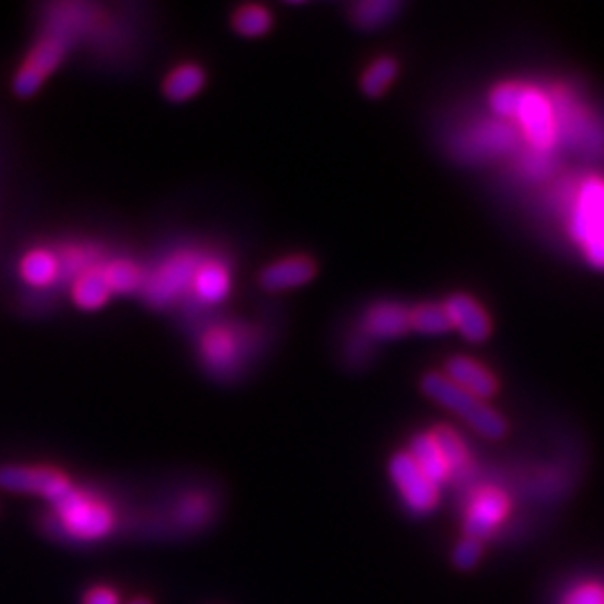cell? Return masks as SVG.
<instances>
[{
	"label": "cell",
	"mask_w": 604,
	"mask_h": 604,
	"mask_svg": "<svg viewBox=\"0 0 604 604\" xmlns=\"http://www.w3.org/2000/svg\"><path fill=\"white\" fill-rule=\"evenodd\" d=\"M56 258L47 251H32L30 256L23 260V276L30 285L43 287L50 285V282L56 278Z\"/></svg>",
	"instance_id": "cell-21"
},
{
	"label": "cell",
	"mask_w": 604,
	"mask_h": 604,
	"mask_svg": "<svg viewBox=\"0 0 604 604\" xmlns=\"http://www.w3.org/2000/svg\"><path fill=\"white\" fill-rule=\"evenodd\" d=\"M191 276H193L191 258H177L168 264V267H164L162 273H159L157 280L153 282V289H150V296H153V300L173 298Z\"/></svg>",
	"instance_id": "cell-15"
},
{
	"label": "cell",
	"mask_w": 604,
	"mask_h": 604,
	"mask_svg": "<svg viewBox=\"0 0 604 604\" xmlns=\"http://www.w3.org/2000/svg\"><path fill=\"white\" fill-rule=\"evenodd\" d=\"M479 560H481V542L473 540V537L461 540L455 546V553H452V562H455L459 569H464V571L475 569Z\"/></svg>",
	"instance_id": "cell-27"
},
{
	"label": "cell",
	"mask_w": 604,
	"mask_h": 604,
	"mask_svg": "<svg viewBox=\"0 0 604 604\" xmlns=\"http://www.w3.org/2000/svg\"><path fill=\"white\" fill-rule=\"evenodd\" d=\"M519 124L524 128L526 139L544 153L549 150L555 139H558V124H555V110L553 103L544 97L542 92L526 88L522 103H519L517 115Z\"/></svg>",
	"instance_id": "cell-5"
},
{
	"label": "cell",
	"mask_w": 604,
	"mask_h": 604,
	"mask_svg": "<svg viewBox=\"0 0 604 604\" xmlns=\"http://www.w3.org/2000/svg\"><path fill=\"white\" fill-rule=\"evenodd\" d=\"M52 508L59 531L79 540H101L112 531V513L108 506L72 486L52 502Z\"/></svg>",
	"instance_id": "cell-2"
},
{
	"label": "cell",
	"mask_w": 604,
	"mask_h": 604,
	"mask_svg": "<svg viewBox=\"0 0 604 604\" xmlns=\"http://www.w3.org/2000/svg\"><path fill=\"white\" fill-rule=\"evenodd\" d=\"M396 12H399V5L392 0H370V3L354 7V23L363 30H376L388 23Z\"/></svg>",
	"instance_id": "cell-20"
},
{
	"label": "cell",
	"mask_w": 604,
	"mask_h": 604,
	"mask_svg": "<svg viewBox=\"0 0 604 604\" xmlns=\"http://www.w3.org/2000/svg\"><path fill=\"white\" fill-rule=\"evenodd\" d=\"M432 437H434V441H437L441 455H443V459H446V464H448L450 470L461 468L466 464V459H468L466 446L455 432L448 430V428H439L437 432H432Z\"/></svg>",
	"instance_id": "cell-23"
},
{
	"label": "cell",
	"mask_w": 604,
	"mask_h": 604,
	"mask_svg": "<svg viewBox=\"0 0 604 604\" xmlns=\"http://www.w3.org/2000/svg\"><path fill=\"white\" fill-rule=\"evenodd\" d=\"M396 72H399V65H396L394 59H383L374 61L361 79V88L367 94V97H381V94L388 90L390 83L396 79Z\"/></svg>",
	"instance_id": "cell-18"
},
{
	"label": "cell",
	"mask_w": 604,
	"mask_h": 604,
	"mask_svg": "<svg viewBox=\"0 0 604 604\" xmlns=\"http://www.w3.org/2000/svg\"><path fill=\"white\" fill-rule=\"evenodd\" d=\"M72 484L59 470L52 468H30V466H7L0 470V488L12 493L41 495L47 502H56Z\"/></svg>",
	"instance_id": "cell-6"
},
{
	"label": "cell",
	"mask_w": 604,
	"mask_h": 604,
	"mask_svg": "<svg viewBox=\"0 0 604 604\" xmlns=\"http://www.w3.org/2000/svg\"><path fill=\"white\" fill-rule=\"evenodd\" d=\"M443 307H446V311H448L452 327H457L459 332L468 338V341H473V343L486 341L490 334L488 316L484 314V309H481L473 298L461 296V294L452 296Z\"/></svg>",
	"instance_id": "cell-9"
},
{
	"label": "cell",
	"mask_w": 604,
	"mask_h": 604,
	"mask_svg": "<svg viewBox=\"0 0 604 604\" xmlns=\"http://www.w3.org/2000/svg\"><path fill=\"white\" fill-rule=\"evenodd\" d=\"M410 327L421 334H443L448 332L452 323L443 305H423L410 311Z\"/></svg>",
	"instance_id": "cell-19"
},
{
	"label": "cell",
	"mask_w": 604,
	"mask_h": 604,
	"mask_svg": "<svg viewBox=\"0 0 604 604\" xmlns=\"http://www.w3.org/2000/svg\"><path fill=\"white\" fill-rule=\"evenodd\" d=\"M316 273V264L309 258H285L280 262H273L271 267L262 271L260 282L264 289L280 291V289H294L305 285Z\"/></svg>",
	"instance_id": "cell-11"
},
{
	"label": "cell",
	"mask_w": 604,
	"mask_h": 604,
	"mask_svg": "<svg viewBox=\"0 0 604 604\" xmlns=\"http://www.w3.org/2000/svg\"><path fill=\"white\" fill-rule=\"evenodd\" d=\"M204 86V72L195 65H184V68H177L171 77L164 81V94L171 101H186L191 99L193 94L200 92Z\"/></svg>",
	"instance_id": "cell-17"
},
{
	"label": "cell",
	"mask_w": 604,
	"mask_h": 604,
	"mask_svg": "<svg viewBox=\"0 0 604 604\" xmlns=\"http://www.w3.org/2000/svg\"><path fill=\"white\" fill-rule=\"evenodd\" d=\"M564 604H604V589L598 584H584L564 598Z\"/></svg>",
	"instance_id": "cell-28"
},
{
	"label": "cell",
	"mask_w": 604,
	"mask_h": 604,
	"mask_svg": "<svg viewBox=\"0 0 604 604\" xmlns=\"http://www.w3.org/2000/svg\"><path fill=\"white\" fill-rule=\"evenodd\" d=\"M83 604H119L117 593L106 587H94L86 593Z\"/></svg>",
	"instance_id": "cell-29"
},
{
	"label": "cell",
	"mask_w": 604,
	"mask_h": 604,
	"mask_svg": "<svg viewBox=\"0 0 604 604\" xmlns=\"http://www.w3.org/2000/svg\"><path fill=\"white\" fill-rule=\"evenodd\" d=\"M63 52H65V41H61L59 36L54 34H50L47 39L36 45L30 54V59L25 61V65L14 81V90L18 97H30V94L39 90L41 83L47 79V74L61 63Z\"/></svg>",
	"instance_id": "cell-7"
},
{
	"label": "cell",
	"mask_w": 604,
	"mask_h": 604,
	"mask_svg": "<svg viewBox=\"0 0 604 604\" xmlns=\"http://www.w3.org/2000/svg\"><path fill=\"white\" fill-rule=\"evenodd\" d=\"M571 233L593 267L604 269V182L589 179L580 188L571 217Z\"/></svg>",
	"instance_id": "cell-3"
},
{
	"label": "cell",
	"mask_w": 604,
	"mask_h": 604,
	"mask_svg": "<svg viewBox=\"0 0 604 604\" xmlns=\"http://www.w3.org/2000/svg\"><path fill=\"white\" fill-rule=\"evenodd\" d=\"M130 604H150L148 600H144V598H137V600H132Z\"/></svg>",
	"instance_id": "cell-30"
},
{
	"label": "cell",
	"mask_w": 604,
	"mask_h": 604,
	"mask_svg": "<svg viewBox=\"0 0 604 604\" xmlns=\"http://www.w3.org/2000/svg\"><path fill=\"white\" fill-rule=\"evenodd\" d=\"M390 475L396 488L401 490L405 504H408L414 513H430L432 508L437 506V486L421 473V468L417 466V461L410 457V452H399V455L392 457Z\"/></svg>",
	"instance_id": "cell-4"
},
{
	"label": "cell",
	"mask_w": 604,
	"mask_h": 604,
	"mask_svg": "<svg viewBox=\"0 0 604 604\" xmlns=\"http://www.w3.org/2000/svg\"><path fill=\"white\" fill-rule=\"evenodd\" d=\"M513 144V132L506 126L493 124L488 130H481L477 137V148L481 153H502L508 146Z\"/></svg>",
	"instance_id": "cell-26"
},
{
	"label": "cell",
	"mask_w": 604,
	"mask_h": 604,
	"mask_svg": "<svg viewBox=\"0 0 604 604\" xmlns=\"http://www.w3.org/2000/svg\"><path fill=\"white\" fill-rule=\"evenodd\" d=\"M106 278L112 291H119V294H128V291L139 287V269L132 267L130 262H115L106 269Z\"/></svg>",
	"instance_id": "cell-25"
},
{
	"label": "cell",
	"mask_w": 604,
	"mask_h": 604,
	"mask_svg": "<svg viewBox=\"0 0 604 604\" xmlns=\"http://www.w3.org/2000/svg\"><path fill=\"white\" fill-rule=\"evenodd\" d=\"M410 457L417 461L421 473L426 475L434 486H439L448 479L450 468L446 464V459H443L437 441H434V437H432V432L430 434H419V437L412 439Z\"/></svg>",
	"instance_id": "cell-13"
},
{
	"label": "cell",
	"mask_w": 604,
	"mask_h": 604,
	"mask_svg": "<svg viewBox=\"0 0 604 604\" xmlns=\"http://www.w3.org/2000/svg\"><path fill=\"white\" fill-rule=\"evenodd\" d=\"M446 372H448L446 379L450 383H455L457 388L477 396V399H488V396H493L497 392L495 376L484 370L479 363L470 361V358L464 356L452 358L446 367Z\"/></svg>",
	"instance_id": "cell-10"
},
{
	"label": "cell",
	"mask_w": 604,
	"mask_h": 604,
	"mask_svg": "<svg viewBox=\"0 0 604 604\" xmlns=\"http://www.w3.org/2000/svg\"><path fill=\"white\" fill-rule=\"evenodd\" d=\"M526 94L524 86H517V83H506V86H499L490 94V106L502 117H515L519 103H522Z\"/></svg>",
	"instance_id": "cell-24"
},
{
	"label": "cell",
	"mask_w": 604,
	"mask_h": 604,
	"mask_svg": "<svg viewBox=\"0 0 604 604\" xmlns=\"http://www.w3.org/2000/svg\"><path fill=\"white\" fill-rule=\"evenodd\" d=\"M233 27L242 36H262L271 27V16L267 9L258 5H247L235 12Z\"/></svg>",
	"instance_id": "cell-22"
},
{
	"label": "cell",
	"mask_w": 604,
	"mask_h": 604,
	"mask_svg": "<svg viewBox=\"0 0 604 604\" xmlns=\"http://www.w3.org/2000/svg\"><path fill=\"white\" fill-rule=\"evenodd\" d=\"M110 294L112 289L108 285L106 271H88L77 280L72 296L83 309H99L101 305H106Z\"/></svg>",
	"instance_id": "cell-14"
},
{
	"label": "cell",
	"mask_w": 604,
	"mask_h": 604,
	"mask_svg": "<svg viewBox=\"0 0 604 604\" xmlns=\"http://www.w3.org/2000/svg\"><path fill=\"white\" fill-rule=\"evenodd\" d=\"M195 291L206 302H220L229 294V273L220 264H204L195 273Z\"/></svg>",
	"instance_id": "cell-16"
},
{
	"label": "cell",
	"mask_w": 604,
	"mask_h": 604,
	"mask_svg": "<svg viewBox=\"0 0 604 604\" xmlns=\"http://www.w3.org/2000/svg\"><path fill=\"white\" fill-rule=\"evenodd\" d=\"M365 329L376 338H396L410 329V311L401 305H376L367 311Z\"/></svg>",
	"instance_id": "cell-12"
},
{
	"label": "cell",
	"mask_w": 604,
	"mask_h": 604,
	"mask_svg": "<svg viewBox=\"0 0 604 604\" xmlns=\"http://www.w3.org/2000/svg\"><path fill=\"white\" fill-rule=\"evenodd\" d=\"M506 511L508 499L499 490H484V493H479L466 515V537H473V540L481 542V537H488L490 531L502 522Z\"/></svg>",
	"instance_id": "cell-8"
},
{
	"label": "cell",
	"mask_w": 604,
	"mask_h": 604,
	"mask_svg": "<svg viewBox=\"0 0 604 604\" xmlns=\"http://www.w3.org/2000/svg\"><path fill=\"white\" fill-rule=\"evenodd\" d=\"M421 388L430 399L441 403L443 408L457 412L461 419L470 423V426H473L479 434H484V437L499 439L506 434V421L499 417L495 410H490L488 405H484V401L477 399V396L457 388V385L450 383L446 376L428 374L426 379H423Z\"/></svg>",
	"instance_id": "cell-1"
}]
</instances>
